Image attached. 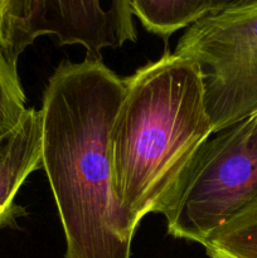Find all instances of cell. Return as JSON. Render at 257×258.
Returning a JSON list of instances; mask_svg holds the SVG:
<instances>
[{
    "instance_id": "cell-1",
    "label": "cell",
    "mask_w": 257,
    "mask_h": 258,
    "mask_svg": "<svg viewBox=\"0 0 257 258\" xmlns=\"http://www.w3.org/2000/svg\"><path fill=\"white\" fill-rule=\"evenodd\" d=\"M125 78L102 60H63L40 108L42 168L66 237V258H131L136 231L112 185L110 130Z\"/></svg>"
},
{
    "instance_id": "cell-2",
    "label": "cell",
    "mask_w": 257,
    "mask_h": 258,
    "mask_svg": "<svg viewBox=\"0 0 257 258\" xmlns=\"http://www.w3.org/2000/svg\"><path fill=\"white\" fill-rule=\"evenodd\" d=\"M212 134L202 72L191 59L165 52L125 78L110 155L113 191L134 227L160 212Z\"/></svg>"
},
{
    "instance_id": "cell-3",
    "label": "cell",
    "mask_w": 257,
    "mask_h": 258,
    "mask_svg": "<svg viewBox=\"0 0 257 258\" xmlns=\"http://www.w3.org/2000/svg\"><path fill=\"white\" fill-rule=\"evenodd\" d=\"M257 199L256 115L209 136L159 213L168 233L203 246L214 231Z\"/></svg>"
},
{
    "instance_id": "cell-4",
    "label": "cell",
    "mask_w": 257,
    "mask_h": 258,
    "mask_svg": "<svg viewBox=\"0 0 257 258\" xmlns=\"http://www.w3.org/2000/svg\"><path fill=\"white\" fill-rule=\"evenodd\" d=\"M174 53L201 70L213 134L257 115V3L206 14Z\"/></svg>"
},
{
    "instance_id": "cell-5",
    "label": "cell",
    "mask_w": 257,
    "mask_h": 258,
    "mask_svg": "<svg viewBox=\"0 0 257 258\" xmlns=\"http://www.w3.org/2000/svg\"><path fill=\"white\" fill-rule=\"evenodd\" d=\"M130 0H8L0 49L17 67L19 55L42 35L60 45L80 44L86 59L101 60L106 48L136 42Z\"/></svg>"
},
{
    "instance_id": "cell-6",
    "label": "cell",
    "mask_w": 257,
    "mask_h": 258,
    "mask_svg": "<svg viewBox=\"0 0 257 258\" xmlns=\"http://www.w3.org/2000/svg\"><path fill=\"white\" fill-rule=\"evenodd\" d=\"M42 113L35 108H28L22 122L0 138V228L22 213L15 197L28 176L42 168Z\"/></svg>"
},
{
    "instance_id": "cell-7",
    "label": "cell",
    "mask_w": 257,
    "mask_h": 258,
    "mask_svg": "<svg viewBox=\"0 0 257 258\" xmlns=\"http://www.w3.org/2000/svg\"><path fill=\"white\" fill-rule=\"evenodd\" d=\"M133 15L148 32L169 38L211 12V0H130Z\"/></svg>"
},
{
    "instance_id": "cell-8",
    "label": "cell",
    "mask_w": 257,
    "mask_h": 258,
    "mask_svg": "<svg viewBox=\"0 0 257 258\" xmlns=\"http://www.w3.org/2000/svg\"><path fill=\"white\" fill-rule=\"evenodd\" d=\"M211 258H257V199L203 243Z\"/></svg>"
},
{
    "instance_id": "cell-9",
    "label": "cell",
    "mask_w": 257,
    "mask_h": 258,
    "mask_svg": "<svg viewBox=\"0 0 257 258\" xmlns=\"http://www.w3.org/2000/svg\"><path fill=\"white\" fill-rule=\"evenodd\" d=\"M27 98L18 70L0 49V138L14 130L27 113Z\"/></svg>"
},
{
    "instance_id": "cell-10",
    "label": "cell",
    "mask_w": 257,
    "mask_h": 258,
    "mask_svg": "<svg viewBox=\"0 0 257 258\" xmlns=\"http://www.w3.org/2000/svg\"><path fill=\"white\" fill-rule=\"evenodd\" d=\"M252 3H257V0H211V12H218V10L229 9V8L242 7V5L252 4Z\"/></svg>"
},
{
    "instance_id": "cell-11",
    "label": "cell",
    "mask_w": 257,
    "mask_h": 258,
    "mask_svg": "<svg viewBox=\"0 0 257 258\" xmlns=\"http://www.w3.org/2000/svg\"><path fill=\"white\" fill-rule=\"evenodd\" d=\"M7 4H8V0H0V25H2L3 18H4L5 9H7Z\"/></svg>"
},
{
    "instance_id": "cell-12",
    "label": "cell",
    "mask_w": 257,
    "mask_h": 258,
    "mask_svg": "<svg viewBox=\"0 0 257 258\" xmlns=\"http://www.w3.org/2000/svg\"><path fill=\"white\" fill-rule=\"evenodd\" d=\"M256 118H257V115H256Z\"/></svg>"
}]
</instances>
